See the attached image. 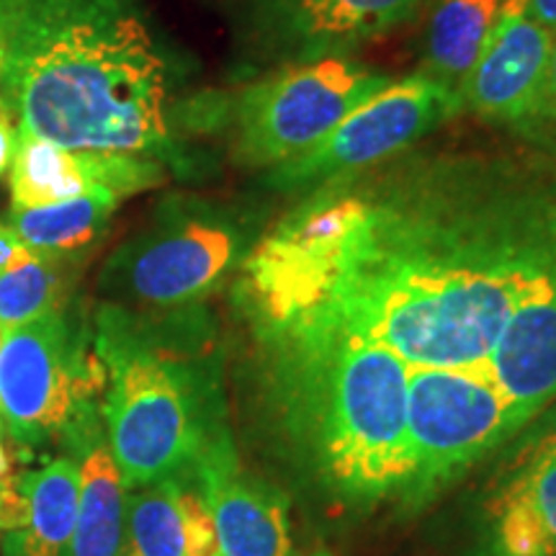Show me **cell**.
Listing matches in <instances>:
<instances>
[{
	"mask_svg": "<svg viewBox=\"0 0 556 556\" xmlns=\"http://www.w3.org/2000/svg\"><path fill=\"white\" fill-rule=\"evenodd\" d=\"M556 245V189L484 152H402L304 193L238 270L245 319H312L409 368H477Z\"/></svg>",
	"mask_w": 556,
	"mask_h": 556,
	"instance_id": "cell-1",
	"label": "cell"
},
{
	"mask_svg": "<svg viewBox=\"0 0 556 556\" xmlns=\"http://www.w3.org/2000/svg\"><path fill=\"white\" fill-rule=\"evenodd\" d=\"M0 96L60 148L178 163L170 65L139 0H5Z\"/></svg>",
	"mask_w": 556,
	"mask_h": 556,
	"instance_id": "cell-2",
	"label": "cell"
},
{
	"mask_svg": "<svg viewBox=\"0 0 556 556\" xmlns=\"http://www.w3.org/2000/svg\"><path fill=\"white\" fill-rule=\"evenodd\" d=\"M245 323L268 413L294 467L351 507L402 497L409 479L405 361L336 325Z\"/></svg>",
	"mask_w": 556,
	"mask_h": 556,
	"instance_id": "cell-3",
	"label": "cell"
},
{
	"mask_svg": "<svg viewBox=\"0 0 556 556\" xmlns=\"http://www.w3.org/2000/svg\"><path fill=\"white\" fill-rule=\"evenodd\" d=\"M96 351L106 366L103 426L127 490L189 477L208 443L229 433L214 328L201 304L170 312L103 304Z\"/></svg>",
	"mask_w": 556,
	"mask_h": 556,
	"instance_id": "cell-4",
	"label": "cell"
},
{
	"mask_svg": "<svg viewBox=\"0 0 556 556\" xmlns=\"http://www.w3.org/2000/svg\"><path fill=\"white\" fill-rule=\"evenodd\" d=\"M266 229L255 206L170 197L109 255L99 291L111 307L131 312L197 307L238 274Z\"/></svg>",
	"mask_w": 556,
	"mask_h": 556,
	"instance_id": "cell-5",
	"label": "cell"
},
{
	"mask_svg": "<svg viewBox=\"0 0 556 556\" xmlns=\"http://www.w3.org/2000/svg\"><path fill=\"white\" fill-rule=\"evenodd\" d=\"M106 366L67 307L0 332V428L26 446L67 441L99 415Z\"/></svg>",
	"mask_w": 556,
	"mask_h": 556,
	"instance_id": "cell-6",
	"label": "cell"
},
{
	"mask_svg": "<svg viewBox=\"0 0 556 556\" xmlns=\"http://www.w3.org/2000/svg\"><path fill=\"white\" fill-rule=\"evenodd\" d=\"M392 80L384 70L351 58L278 67L219 103L214 119L229 129L242 165L270 170L317 144Z\"/></svg>",
	"mask_w": 556,
	"mask_h": 556,
	"instance_id": "cell-7",
	"label": "cell"
},
{
	"mask_svg": "<svg viewBox=\"0 0 556 556\" xmlns=\"http://www.w3.org/2000/svg\"><path fill=\"white\" fill-rule=\"evenodd\" d=\"M528 422L477 368H409V479L400 500L426 505Z\"/></svg>",
	"mask_w": 556,
	"mask_h": 556,
	"instance_id": "cell-8",
	"label": "cell"
},
{
	"mask_svg": "<svg viewBox=\"0 0 556 556\" xmlns=\"http://www.w3.org/2000/svg\"><path fill=\"white\" fill-rule=\"evenodd\" d=\"M458 111V90L420 67L353 109L302 155L266 170L263 186L274 193H309L330 180L402 155L417 139L454 119Z\"/></svg>",
	"mask_w": 556,
	"mask_h": 556,
	"instance_id": "cell-9",
	"label": "cell"
},
{
	"mask_svg": "<svg viewBox=\"0 0 556 556\" xmlns=\"http://www.w3.org/2000/svg\"><path fill=\"white\" fill-rule=\"evenodd\" d=\"M420 5L422 0H232L242 39L270 70L351 58Z\"/></svg>",
	"mask_w": 556,
	"mask_h": 556,
	"instance_id": "cell-10",
	"label": "cell"
},
{
	"mask_svg": "<svg viewBox=\"0 0 556 556\" xmlns=\"http://www.w3.org/2000/svg\"><path fill=\"white\" fill-rule=\"evenodd\" d=\"M554 39V31L528 16L526 0H510L458 90L462 111L513 129H526L544 119Z\"/></svg>",
	"mask_w": 556,
	"mask_h": 556,
	"instance_id": "cell-11",
	"label": "cell"
},
{
	"mask_svg": "<svg viewBox=\"0 0 556 556\" xmlns=\"http://www.w3.org/2000/svg\"><path fill=\"white\" fill-rule=\"evenodd\" d=\"M189 479L212 510L222 556H291L289 500L242 469L232 433L208 443Z\"/></svg>",
	"mask_w": 556,
	"mask_h": 556,
	"instance_id": "cell-12",
	"label": "cell"
},
{
	"mask_svg": "<svg viewBox=\"0 0 556 556\" xmlns=\"http://www.w3.org/2000/svg\"><path fill=\"white\" fill-rule=\"evenodd\" d=\"M486 377L528 426L556 400V245L507 317Z\"/></svg>",
	"mask_w": 556,
	"mask_h": 556,
	"instance_id": "cell-13",
	"label": "cell"
},
{
	"mask_svg": "<svg viewBox=\"0 0 556 556\" xmlns=\"http://www.w3.org/2000/svg\"><path fill=\"white\" fill-rule=\"evenodd\" d=\"M155 160L106 152H78L16 127L11 152L13 208L45 206L83 193L111 189L124 199L163 180Z\"/></svg>",
	"mask_w": 556,
	"mask_h": 556,
	"instance_id": "cell-14",
	"label": "cell"
},
{
	"mask_svg": "<svg viewBox=\"0 0 556 556\" xmlns=\"http://www.w3.org/2000/svg\"><path fill=\"white\" fill-rule=\"evenodd\" d=\"M484 556H556V458L523 456L484 505Z\"/></svg>",
	"mask_w": 556,
	"mask_h": 556,
	"instance_id": "cell-15",
	"label": "cell"
},
{
	"mask_svg": "<svg viewBox=\"0 0 556 556\" xmlns=\"http://www.w3.org/2000/svg\"><path fill=\"white\" fill-rule=\"evenodd\" d=\"M78 454L80 503L73 556H122L127 482L109 448L103 417L96 415L67 438Z\"/></svg>",
	"mask_w": 556,
	"mask_h": 556,
	"instance_id": "cell-16",
	"label": "cell"
},
{
	"mask_svg": "<svg viewBox=\"0 0 556 556\" xmlns=\"http://www.w3.org/2000/svg\"><path fill=\"white\" fill-rule=\"evenodd\" d=\"M26 497V523L3 539V556H73L78 526L80 471L70 456L18 482Z\"/></svg>",
	"mask_w": 556,
	"mask_h": 556,
	"instance_id": "cell-17",
	"label": "cell"
},
{
	"mask_svg": "<svg viewBox=\"0 0 556 556\" xmlns=\"http://www.w3.org/2000/svg\"><path fill=\"white\" fill-rule=\"evenodd\" d=\"M510 0H438L422 41V70L462 90Z\"/></svg>",
	"mask_w": 556,
	"mask_h": 556,
	"instance_id": "cell-18",
	"label": "cell"
},
{
	"mask_svg": "<svg viewBox=\"0 0 556 556\" xmlns=\"http://www.w3.org/2000/svg\"><path fill=\"white\" fill-rule=\"evenodd\" d=\"M122 199V193L99 189L54 204L11 208L5 227L34 253L73 258L106 232Z\"/></svg>",
	"mask_w": 556,
	"mask_h": 556,
	"instance_id": "cell-19",
	"label": "cell"
},
{
	"mask_svg": "<svg viewBox=\"0 0 556 556\" xmlns=\"http://www.w3.org/2000/svg\"><path fill=\"white\" fill-rule=\"evenodd\" d=\"M67 261L34 253L21 242L16 253L0 263V332L65 307Z\"/></svg>",
	"mask_w": 556,
	"mask_h": 556,
	"instance_id": "cell-20",
	"label": "cell"
},
{
	"mask_svg": "<svg viewBox=\"0 0 556 556\" xmlns=\"http://www.w3.org/2000/svg\"><path fill=\"white\" fill-rule=\"evenodd\" d=\"M178 484L160 479L127 492L122 556H186Z\"/></svg>",
	"mask_w": 556,
	"mask_h": 556,
	"instance_id": "cell-21",
	"label": "cell"
},
{
	"mask_svg": "<svg viewBox=\"0 0 556 556\" xmlns=\"http://www.w3.org/2000/svg\"><path fill=\"white\" fill-rule=\"evenodd\" d=\"M178 505L180 518H184L186 556H222L212 510H208L204 495L189 477H180Z\"/></svg>",
	"mask_w": 556,
	"mask_h": 556,
	"instance_id": "cell-22",
	"label": "cell"
},
{
	"mask_svg": "<svg viewBox=\"0 0 556 556\" xmlns=\"http://www.w3.org/2000/svg\"><path fill=\"white\" fill-rule=\"evenodd\" d=\"M523 456H554L556 458V400L536 417V426L528 430V438L520 443L516 458Z\"/></svg>",
	"mask_w": 556,
	"mask_h": 556,
	"instance_id": "cell-23",
	"label": "cell"
},
{
	"mask_svg": "<svg viewBox=\"0 0 556 556\" xmlns=\"http://www.w3.org/2000/svg\"><path fill=\"white\" fill-rule=\"evenodd\" d=\"M13 137H16V127H13V116L9 106H5L3 96H0V176L11 165L13 152Z\"/></svg>",
	"mask_w": 556,
	"mask_h": 556,
	"instance_id": "cell-24",
	"label": "cell"
},
{
	"mask_svg": "<svg viewBox=\"0 0 556 556\" xmlns=\"http://www.w3.org/2000/svg\"><path fill=\"white\" fill-rule=\"evenodd\" d=\"M526 11L533 21L556 34V0H526Z\"/></svg>",
	"mask_w": 556,
	"mask_h": 556,
	"instance_id": "cell-25",
	"label": "cell"
},
{
	"mask_svg": "<svg viewBox=\"0 0 556 556\" xmlns=\"http://www.w3.org/2000/svg\"><path fill=\"white\" fill-rule=\"evenodd\" d=\"M544 119L556 122V39H554V47H552V60H548V73H546Z\"/></svg>",
	"mask_w": 556,
	"mask_h": 556,
	"instance_id": "cell-26",
	"label": "cell"
},
{
	"mask_svg": "<svg viewBox=\"0 0 556 556\" xmlns=\"http://www.w3.org/2000/svg\"><path fill=\"white\" fill-rule=\"evenodd\" d=\"M3 50H5V0H0V70H3Z\"/></svg>",
	"mask_w": 556,
	"mask_h": 556,
	"instance_id": "cell-27",
	"label": "cell"
},
{
	"mask_svg": "<svg viewBox=\"0 0 556 556\" xmlns=\"http://www.w3.org/2000/svg\"><path fill=\"white\" fill-rule=\"evenodd\" d=\"M3 479H9V456L0 448V482H3Z\"/></svg>",
	"mask_w": 556,
	"mask_h": 556,
	"instance_id": "cell-28",
	"label": "cell"
},
{
	"mask_svg": "<svg viewBox=\"0 0 556 556\" xmlns=\"http://www.w3.org/2000/svg\"><path fill=\"white\" fill-rule=\"evenodd\" d=\"M315 556H330V554H328V552H317Z\"/></svg>",
	"mask_w": 556,
	"mask_h": 556,
	"instance_id": "cell-29",
	"label": "cell"
}]
</instances>
